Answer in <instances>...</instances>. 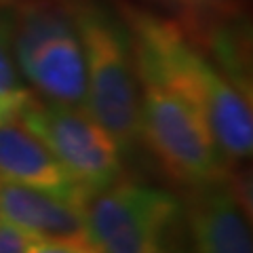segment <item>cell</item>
<instances>
[{"label":"cell","mask_w":253,"mask_h":253,"mask_svg":"<svg viewBox=\"0 0 253 253\" xmlns=\"http://www.w3.org/2000/svg\"><path fill=\"white\" fill-rule=\"evenodd\" d=\"M126 32L135 66L154 74L205 118L228 163L247 161L253 152L249 95L175 21L131 11Z\"/></svg>","instance_id":"1"},{"label":"cell","mask_w":253,"mask_h":253,"mask_svg":"<svg viewBox=\"0 0 253 253\" xmlns=\"http://www.w3.org/2000/svg\"><path fill=\"white\" fill-rule=\"evenodd\" d=\"M83 46L84 110L114 137L121 152L139 144V86L129 32L99 6H83L74 17Z\"/></svg>","instance_id":"2"},{"label":"cell","mask_w":253,"mask_h":253,"mask_svg":"<svg viewBox=\"0 0 253 253\" xmlns=\"http://www.w3.org/2000/svg\"><path fill=\"white\" fill-rule=\"evenodd\" d=\"M139 137L169 177L205 188L228 177V161L196 110L148 70L137 68Z\"/></svg>","instance_id":"3"},{"label":"cell","mask_w":253,"mask_h":253,"mask_svg":"<svg viewBox=\"0 0 253 253\" xmlns=\"http://www.w3.org/2000/svg\"><path fill=\"white\" fill-rule=\"evenodd\" d=\"M81 209L97 253H177L184 207L167 190L121 177L89 192Z\"/></svg>","instance_id":"4"},{"label":"cell","mask_w":253,"mask_h":253,"mask_svg":"<svg viewBox=\"0 0 253 253\" xmlns=\"http://www.w3.org/2000/svg\"><path fill=\"white\" fill-rule=\"evenodd\" d=\"M19 121L55 154L84 192L123 177V152L114 137L81 106L32 99Z\"/></svg>","instance_id":"5"},{"label":"cell","mask_w":253,"mask_h":253,"mask_svg":"<svg viewBox=\"0 0 253 253\" xmlns=\"http://www.w3.org/2000/svg\"><path fill=\"white\" fill-rule=\"evenodd\" d=\"M13 49L21 76L46 99L84 108V57L72 21H61L46 36L17 42Z\"/></svg>","instance_id":"6"},{"label":"cell","mask_w":253,"mask_h":253,"mask_svg":"<svg viewBox=\"0 0 253 253\" xmlns=\"http://www.w3.org/2000/svg\"><path fill=\"white\" fill-rule=\"evenodd\" d=\"M0 179L44 190L76 205L89 194L19 116L0 123Z\"/></svg>","instance_id":"7"},{"label":"cell","mask_w":253,"mask_h":253,"mask_svg":"<svg viewBox=\"0 0 253 253\" xmlns=\"http://www.w3.org/2000/svg\"><path fill=\"white\" fill-rule=\"evenodd\" d=\"M188 226L192 253H253L249 215L228 177L194 190Z\"/></svg>","instance_id":"8"},{"label":"cell","mask_w":253,"mask_h":253,"mask_svg":"<svg viewBox=\"0 0 253 253\" xmlns=\"http://www.w3.org/2000/svg\"><path fill=\"white\" fill-rule=\"evenodd\" d=\"M0 217L36 239L89 241L81 205L32 186L0 179Z\"/></svg>","instance_id":"9"},{"label":"cell","mask_w":253,"mask_h":253,"mask_svg":"<svg viewBox=\"0 0 253 253\" xmlns=\"http://www.w3.org/2000/svg\"><path fill=\"white\" fill-rule=\"evenodd\" d=\"M13 41H15L13 23L9 17L0 15V97L13 104L21 114V110L34 97H32V93L26 86V83H23V76L19 72Z\"/></svg>","instance_id":"10"},{"label":"cell","mask_w":253,"mask_h":253,"mask_svg":"<svg viewBox=\"0 0 253 253\" xmlns=\"http://www.w3.org/2000/svg\"><path fill=\"white\" fill-rule=\"evenodd\" d=\"M28 253H97L89 241L81 239H36L32 236Z\"/></svg>","instance_id":"11"},{"label":"cell","mask_w":253,"mask_h":253,"mask_svg":"<svg viewBox=\"0 0 253 253\" xmlns=\"http://www.w3.org/2000/svg\"><path fill=\"white\" fill-rule=\"evenodd\" d=\"M32 236L0 217V253H28Z\"/></svg>","instance_id":"12"},{"label":"cell","mask_w":253,"mask_h":253,"mask_svg":"<svg viewBox=\"0 0 253 253\" xmlns=\"http://www.w3.org/2000/svg\"><path fill=\"white\" fill-rule=\"evenodd\" d=\"M165 2H171L190 13H203V11H211L219 0H165Z\"/></svg>","instance_id":"13"},{"label":"cell","mask_w":253,"mask_h":253,"mask_svg":"<svg viewBox=\"0 0 253 253\" xmlns=\"http://www.w3.org/2000/svg\"><path fill=\"white\" fill-rule=\"evenodd\" d=\"M17 116H19V110L15 108L13 104H9L6 99L0 97V123L11 121V118H17Z\"/></svg>","instance_id":"14"}]
</instances>
